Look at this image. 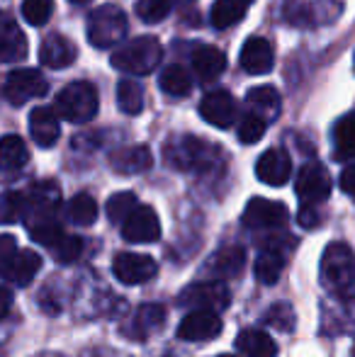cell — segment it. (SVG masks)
I'll return each instance as SVG.
<instances>
[{"label":"cell","mask_w":355,"mask_h":357,"mask_svg":"<svg viewBox=\"0 0 355 357\" xmlns=\"http://www.w3.org/2000/svg\"><path fill=\"white\" fill-rule=\"evenodd\" d=\"M338 185H341V190L348 195V197L355 199V163L343 170L341 178H338Z\"/></svg>","instance_id":"cell-44"},{"label":"cell","mask_w":355,"mask_h":357,"mask_svg":"<svg viewBox=\"0 0 355 357\" xmlns=\"http://www.w3.org/2000/svg\"><path fill=\"white\" fill-rule=\"evenodd\" d=\"M27 56V37L13 15L0 10V63H15Z\"/></svg>","instance_id":"cell-14"},{"label":"cell","mask_w":355,"mask_h":357,"mask_svg":"<svg viewBox=\"0 0 355 357\" xmlns=\"http://www.w3.org/2000/svg\"><path fill=\"white\" fill-rule=\"evenodd\" d=\"M137 207H139L137 195L134 192H117L107 199V204H105V214H107V219L112 221V224H124Z\"/></svg>","instance_id":"cell-35"},{"label":"cell","mask_w":355,"mask_h":357,"mask_svg":"<svg viewBox=\"0 0 355 357\" xmlns=\"http://www.w3.org/2000/svg\"><path fill=\"white\" fill-rule=\"evenodd\" d=\"M224 328L222 319L214 311H190L178 326V335L183 340H212Z\"/></svg>","instance_id":"cell-15"},{"label":"cell","mask_w":355,"mask_h":357,"mask_svg":"<svg viewBox=\"0 0 355 357\" xmlns=\"http://www.w3.org/2000/svg\"><path fill=\"white\" fill-rule=\"evenodd\" d=\"M294 190L304 204L314 207L331 195V175L322 163H304L297 173V180H294Z\"/></svg>","instance_id":"cell-8"},{"label":"cell","mask_w":355,"mask_h":357,"mask_svg":"<svg viewBox=\"0 0 355 357\" xmlns=\"http://www.w3.org/2000/svg\"><path fill=\"white\" fill-rule=\"evenodd\" d=\"M256 175L261 183L270 185V188H282L292 175V160H289L287 151L282 149H270L258 158Z\"/></svg>","instance_id":"cell-16"},{"label":"cell","mask_w":355,"mask_h":357,"mask_svg":"<svg viewBox=\"0 0 355 357\" xmlns=\"http://www.w3.org/2000/svg\"><path fill=\"white\" fill-rule=\"evenodd\" d=\"M285 265H287V258H285V253L280 250V243H275V241H268L266 245H263V250L258 253L256 258V278L258 282L263 284H275L280 280V275H282Z\"/></svg>","instance_id":"cell-23"},{"label":"cell","mask_w":355,"mask_h":357,"mask_svg":"<svg viewBox=\"0 0 355 357\" xmlns=\"http://www.w3.org/2000/svg\"><path fill=\"white\" fill-rule=\"evenodd\" d=\"M239 3H243V5H246V8H248V5H251V3H256V0H239Z\"/></svg>","instance_id":"cell-47"},{"label":"cell","mask_w":355,"mask_h":357,"mask_svg":"<svg viewBox=\"0 0 355 357\" xmlns=\"http://www.w3.org/2000/svg\"><path fill=\"white\" fill-rule=\"evenodd\" d=\"M52 253H54V258H56L59 263H63V265H68V263H73V260H78V258H81V253H83V241H81V236L66 234L61 241H59L56 245H54Z\"/></svg>","instance_id":"cell-39"},{"label":"cell","mask_w":355,"mask_h":357,"mask_svg":"<svg viewBox=\"0 0 355 357\" xmlns=\"http://www.w3.org/2000/svg\"><path fill=\"white\" fill-rule=\"evenodd\" d=\"M144 88L137 83V80H122L117 85V105L124 114L129 117H137V114L144 112Z\"/></svg>","instance_id":"cell-32"},{"label":"cell","mask_w":355,"mask_h":357,"mask_svg":"<svg viewBox=\"0 0 355 357\" xmlns=\"http://www.w3.org/2000/svg\"><path fill=\"white\" fill-rule=\"evenodd\" d=\"M10 309H13V294H10L5 287H0V319L8 316Z\"/></svg>","instance_id":"cell-45"},{"label":"cell","mask_w":355,"mask_h":357,"mask_svg":"<svg viewBox=\"0 0 355 357\" xmlns=\"http://www.w3.org/2000/svg\"><path fill=\"white\" fill-rule=\"evenodd\" d=\"M243 268H246V250L241 245H224L207 263V273L219 280L239 278L243 273Z\"/></svg>","instance_id":"cell-20"},{"label":"cell","mask_w":355,"mask_h":357,"mask_svg":"<svg viewBox=\"0 0 355 357\" xmlns=\"http://www.w3.org/2000/svg\"><path fill=\"white\" fill-rule=\"evenodd\" d=\"M39 268H42V258H39V253H34V250H20V253L15 255L13 265H10L8 278L13 284L27 287L34 280V275L39 273Z\"/></svg>","instance_id":"cell-29"},{"label":"cell","mask_w":355,"mask_h":357,"mask_svg":"<svg viewBox=\"0 0 355 357\" xmlns=\"http://www.w3.org/2000/svg\"><path fill=\"white\" fill-rule=\"evenodd\" d=\"M266 134V122L256 114H246L239 124V142L241 144H258Z\"/></svg>","instance_id":"cell-40"},{"label":"cell","mask_w":355,"mask_h":357,"mask_svg":"<svg viewBox=\"0 0 355 357\" xmlns=\"http://www.w3.org/2000/svg\"><path fill=\"white\" fill-rule=\"evenodd\" d=\"M217 155L219 149L195 137H180L166 144V163L176 170H207Z\"/></svg>","instance_id":"cell-5"},{"label":"cell","mask_w":355,"mask_h":357,"mask_svg":"<svg viewBox=\"0 0 355 357\" xmlns=\"http://www.w3.org/2000/svg\"><path fill=\"white\" fill-rule=\"evenodd\" d=\"M66 214H68V219H71L73 224L90 226L95 219H98V202H95L88 192H78L76 197L68 202Z\"/></svg>","instance_id":"cell-34"},{"label":"cell","mask_w":355,"mask_h":357,"mask_svg":"<svg viewBox=\"0 0 355 357\" xmlns=\"http://www.w3.org/2000/svg\"><path fill=\"white\" fill-rule=\"evenodd\" d=\"M322 282L331 294H355V253L346 243L326 245L322 255Z\"/></svg>","instance_id":"cell-2"},{"label":"cell","mask_w":355,"mask_h":357,"mask_svg":"<svg viewBox=\"0 0 355 357\" xmlns=\"http://www.w3.org/2000/svg\"><path fill=\"white\" fill-rule=\"evenodd\" d=\"M29 134H32L34 144L42 146V149L56 144L59 134H61L56 112L49 107H34L32 114H29Z\"/></svg>","instance_id":"cell-22"},{"label":"cell","mask_w":355,"mask_h":357,"mask_svg":"<svg viewBox=\"0 0 355 357\" xmlns=\"http://www.w3.org/2000/svg\"><path fill=\"white\" fill-rule=\"evenodd\" d=\"M88 42L95 49H114L127 34V15L122 8L107 3L88 15Z\"/></svg>","instance_id":"cell-4"},{"label":"cell","mask_w":355,"mask_h":357,"mask_svg":"<svg viewBox=\"0 0 355 357\" xmlns=\"http://www.w3.org/2000/svg\"><path fill=\"white\" fill-rule=\"evenodd\" d=\"M100 100L98 90L88 80H76L68 83L61 93L54 98V112L56 117L66 119L71 124H86L98 114Z\"/></svg>","instance_id":"cell-3"},{"label":"cell","mask_w":355,"mask_h":357,"mask_svg":"<svg viewBox=\"0 0 355 357\" xmlns=\"http://www.w3.org/2000/svg\"><path fill=\"white\" fill-rule=\"evenodd\" d=\"M246 105L253 109L251 114H256V117H261L263 122H268V119H275L280 114L282 100H280V93L273 88V85H261V88L248 90Z\"/></svg>","instance_id":"cell-24"},{"label":"cell","mask_w":355,"mask_h":357,"mask_svg":"<svg viewBox=\"0 0 355 357\" xmlns=\"http://www.w3.org/2000/svg\"><path fill=\"white\" fill-rule=\"evenodd\" d=\"M52 13H54V0H24L22 3V17L32 27L47 24Z\"/></svg>","instance_id":"cell-37"},{"label":"cell","mask_w":355,"mask_h":357,"mask_svg":"<svg viewBox=\"0 0 355 357\" xmlns=\"http://www.w3.org/2000/svg\"><path fill=\"white\" fill-rule=\"evenodd\" d=\"M236 100L232 98L229 90H212L202 98L199 102V114L207 124L217 129H229L236 122Z\"/></svg>","instance_id":"cell-12"},{"label":"cell","mask_w":355,"mask_h":357,"mask_svg":"<svg viewBox=\"0 0 355 357\" xmlns=\"http://www.w3.org/2000/svg\"><path fill=\"white\" fill-rule=\"evenodd\" d=\"M15 255H17V243H15L13 236L3 234L0 236V275H8Z\"/></svg>","instance_id":"cell-42"},{"label":"cell","mask_w":355,"mask_h":357,"mask_svg":"<svg viewBox=\"0 0 355 357\" xmlns=\"http://www.w3.org/2000/svg\"><path fill=\"white\" fill-rule=\"evenodd\" d=\"M227 68V56L222 49L212 47V44H202L192 52V71L202 83H212Z\"/></svg>","instance_id":"cell-21"},{"label":"cell","mask_w":355,"mask_h":357,"mask_svg":"<svg viewBox=\"0 0 355 357\" xmlns=\"http://www.w3.org/2000/svg\"><path fill=\"white\" fill-rule=\"evenodd\" d=\"M163 59V47L156 37H137L114 49L109 56L112 68L129 75H149L158 68Z\"/></svg>","instance_id":"cell-1"},{"label":"cell","mask_w":355,"mask_h":357,"mask_svg":"<svg viewBox=\"0 0 355 357\" xmlns=\"http://www.w3.org/2000/svg\"><path fill=\"white\" fill-rule=\"evenodd\" d=\"M158 85L168 98H188L192 90V78L183 66H168L158 75Z\"/></svg>","instance_id":"cell-30"},{"label":"cell","mask_w":355,"mask_h":357,"mask_svg":"<svg viewBox=\"0 0 355 357\" xmlns=\"http://www.w3.org/2000/svg\"><path fill=\"white\" fill-rule=\"evenodd\" d=\"M29 160L27 144L17 137V134H8V137L0 139V170H20L24 168Z\"/></svg>","instance_id":"cell-28"},{"label":"cell","mask_w":355,"mask_h":357,"mask_svg":"<svg viewBox=\"0 0 355 357\" xmlns=\"http://www.w3.org/2000/svg\"><path fill=\"white\" fill-rule=\"evenodd\" d=\"M109 165H112L114 173L139 175L151 168L153 155L149 151V146H127V149H119L109 155Z\"/></svg>","instance_id":"cell-19"},{"label":"cell","mask_w":355,"mask_h":357,"mask_svg":"<svg viewBox=\"0 0 355 357\" xmlns=\"http://www.w3.org/2000/svg\"><path fill=\"white\" fill-rule=\"evenodd\" d=\"M353 357H355V343H353Z\"/></svg>","instance_id":"cell-50"},{"label":"cell","mask_w":355,"mask_h":357,"mask_svg":"<svg viewBox=\"0 0 355 357\" xmlns=\"http://www.w3.org/2000/svg\"><path fill=\"white\" fill-rule=\"evenodd\" d=\"M319 219H322V216H319V212L312 207V204H304L297 214V221L302 229H314V226H319Z\"/></svg>","instance_id":"cell-43"},{"label":"cell","mask_w":355,"mask_h":357,"mask_svg":"<svg viewBox=\"0 0 355 357\" xmlns=\"http://www.w3.org/2000/svg\"><path fill=\"white\" fill-rule=\"evenodd\" d=\"M217 357H239V355H217Z\"/></svg>","instance_id":"cell-49"},{"label":"cell","mask_w":355,"mask_h":357,"mask_svg":"<svg viewBox=\"0 0 355 357\" xmlns=\"http://www.w3.org/2000/svg\"><path fill=\"white\" fill-rule=\"evenodd\" d=\"M163 324H166V309L161 304H144L132 316L129 333H132V338H146L149 333L163 328Z\"/></svg>","instance_id":"cell-26"},{"label":"cell","mask_w":355,"mask_h":357,"mask_svg":"<svg viewBox=\"0 0 355 357\" xmlns=\"http://www.w3.org/2000/svg\"><path fill=\"white\" fill-rule=\"evenodd\" d=\"M61 207V190L52 180H44L29 188L24 195V221L32 219H47V216H56Z\"/></svg>","instance_id":"cell-10"},{"label":"cell","mask_w":355,"mask_h":357,"mask_svg":"<svg viewBox=\"0 0 355 357\" xmlns=\"http://www.w3.org/2000/svg\"><path fill=\"white\" fill-rule=\"evenodd\" d=\"M27 229H29V236H32V241H37V243L47 245L49 250L54 248V245L59 243V241L63 238V226L59 224L56 216H47V219H32L27 221Z\"/></svg>","instance_id":"cell-31"},{"label":"cell","mask_w":355,"mask_h":357,"mask_svg":"<svg viewBox=\"0 0 355 357\" xmlns=\"http://www.w3.org/2000/svg\"><path fill=\"white\" fill-rule=\"evenodd\" d=\"M243 15H246V5L239 3V0H217L212 5V27L217 29H229L236 22H241Z\"/></svg>","instance_id":"cell-33"},{"label":"cell","mask_w":355,"mask_h":357,"mask_svg":"<svg viewBox=\"0 0 355 357\" xmlns=\"http://www.w3.org/2000/svg\"><path fill=\"white\" fill-rule=\"evenodd\" d=\"M49 93V80L44 78L42 71L37 68H15L13 73H8L3 83V95L10 105L22 107L24 102L34 98H44Z\"/></svg>","instance_id":"cell-7"},{"label":"cell","mask_w":355,"mask_h":357,"mask_svg":"<svg viewBox=\"0 0 355 357\" xmlns=\"http://www.w3.org/2000/svg\"><path fill=\"white\" fill-rule=\"evenodd\" d=\"M112 273L122 284H144L151 278H156L158 265L151 255L144 253H117L112 260Z\"/></svg>","instance_id":"cell-9"},{"label":"cell","mask_w":355,"mask_h":357,"mask_svg":"<svg viewBox=\"0 0 355 357\" xmlns=\"http://www.w3.org/2000/svg\"><path fill=\"white\" fill-rule=\"evenodd\" d=\"M353 68H355V61H353Z\"/></svg>","instance_id":"cell-51"},{"label":"cell","mask_w":355,"mask_h":357,"mask_svg":"<svg viewBox=\"0 0 355 357\" xmlns=\"http://www.w3.org/2000/svg\"><path fill=\"white\" fill-rule=\"evenodd\" d=\"M289 219V212L282 202H273L266 197H253L243 209V226L248 229H282Z\"/></svg>","instance_id":"cell-11"},{"label":"cell","mask_w":355,"mask_h":357,"mask_svg":"<svg viewBox=\"0 0 355 357\" xmlns=\"http://www.w3.org/2000/svg\"><path fill=\"white\" fill-rule=\"evenodd\" d=\"M122 236L129 243H153L161 238V221L158 214L146 204H139L127 221L122 224Z\"/></svg>","instance_id":"cell-13"},{"label":"cell","mask_w":355,"mask_h":357,"mask_svg":"<svg viewBox=\"0 0 355 357\" xmlns=\"http://www.w3.org/2000/svg\"><path fill=\"white\" fill-rule=\"evenodd\" d=\"M266 324L275 326L280 331H292L294 328V311L289 304H275L266 311Z\"/></svg>","instance_id":"cell-41"},{"label":"cell","mask_w":355,"mask_h":357,"mask_svg":"<svg viewBox=\"0 0 355 357\" xmlns=\"http://www.w3.org/2000/svg\"><path fill=\"white\" fill-rule=\"evenodd\" d=\"M24 216V195L3 192L0 195V224H13Z\"/></svg>","instance_id":"cell-38"},{"label":"cell","mask_w":355,"mask_h":357,"mask_svg":"<svg viewBox=\"0 0 355 357\" xmlns=\"http://www.w3.org/2000/svg\"><path fill=\"white\" fill-rule=\"evenodd\" d=\"M78 56L76 44L63 34H49L39 47V63L47 68H68Z\"/></svg>","instance_id":"cell-17"},{"label":"cell","mask_w":355,"mask_h":357,"mask_svg":"<svg viewBox=\"0 0 355 357\" xmlns=\"http://www.w3.org/2000/svg\"><path fill=\"white\" fill-rule=\"evenodd\" d=\"M333 151L336 160L355 158V112H348L333 124Z\"/></svg>","instance_id":"cell-27"},{"label":"cell","mask_w":355,"mask_h":357,"mask_svg":"<svg viewBox=\"0 0 355 357\" xmlns=\"http://www.w3.org/2000/svg\"><path fill=\"white\" fill-rule=\"evenodd\" d=\"M236 350L248 357H275L278 355V345L268 333L256 328H243L236 335Z\"/></svg>","instance_id":"cell-25"},{"label":"cell","mask_w":355,"mask_h":357,"mask_svg":"<svg viewBox=\"0 0 355 357\" xmlns=\"http://www.w3.org/2000/svg\"><path fill=\"white\" fill-rule=\"evenodd\" d=\"M178 304L188 306L190 311H224L232 304V291L219 280H209V282H195L188 284L178 294Z\"/></svg>","instance_id":"cell-6"},{"label":"cell","mask_w":355,"mask_h":357,"mask_svg":"<svg viewBox=\"0 0 355 357\" xmlns=\"http://www.w3.org/2000/svg\"><path fill=\"white\" fill-rule=\"evenodd\" d=\"M171 8L173 0H137V5H134L139 20L146 24H158L161 20H166Z\"/></svg>","instance_id":"cell-36"},{"label":"cell","mask_w":355,"mask_h":357,"mask_svg":"<svg viewBox=\"0 0 355 357\" xmlns=\"http://www.w3.org/2000/svg\"><path fill=\"white\" fill-rule=\"evenodd\" d=\"M241 68L246 73L253 75H266L270 73V68L275 66V54L270 47L268 39L263 37H251L246 39V44L241 47Z\"/></svg>","instance_id":"cell-18"},{"label":"cell","mask_w":355,"mask_h":357,"mask_svg":"<svg viewBox=\"0 0 355 357\" xmlns=\"http://www.w3.org/2000/svg\"><path fill=\"white\" fill-rule=\"evenodd\" d=\"M178 3H185V5H188V3H192V0H178Z\"/></svg>","instance_id":"cell-48"},{"label":"cell","mask_w":355,"mask_h":357,"mask_svg":"<svg viewBox=\"0 0 355 357\" xmlns=\"http://www.w3.org/2000/svg\"><path fill=\"white\" fill-rule=\"evenodd\" d=\"M68 3H73V5H86V3H90V0H68Z\"/></svg>","instance_id":"cell-46"}]
</instances>
